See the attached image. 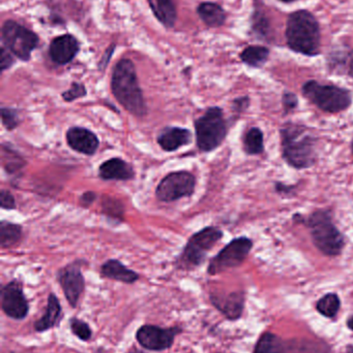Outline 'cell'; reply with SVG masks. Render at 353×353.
I'll return each mask as SVG.
<instances>
[{
  "mask_svg": "<svg viewBox=\"0 0 353 353\" xmlns=\"http://www.w3.org/2000/svg\"><path fill=\"white\" fill-rule=\"evenodd\" d=\"M350 150H352V154L353 155V139L352 141V144H350Z\"/></svg>",
  "mask_w": 353,
  "mask_h": 353,
  "instance_id": "47",
  "label": "cell"
},
{
  "mask_svg": "<svg viewBox=\"0 0 353 353\" xmlns=\"http://www.w3.org/2000/svg\"><path fill=\"white\" fill-rule=\"evenodd\" d=\"M197 178L186 170L170 172L155 187V194L161 203H171L182 199H190L196 190Z\"/></svg>",
  "mask_w": 353,
  "mask_h": 353,
  "instance_id": "10",
  "label": "cell"
},
{
  "mask_svg": "<svg viewBox=\"0 0 353 353\" xmlns=\"http://www.w3.org/2000/svg\"><path fill=\"white\" fill-rule=\"evenodd\" d=\"M248 34L251 39L263 43L273 41V24L265 8L263 0H253V8L249 19Z\"/></svg>",
  "mask_w": 353,
  "mask_h": 353,
  "instance_id": "16",
  "label": "cell"
},
{
  "mask_svg": "<svg viewBox=\"0 0 353 353\" xmlns=\"http://www.w3.org/2000/svg\"><path fill=\"white\" fill-rule=\"evenodd\" d=\"M101 209V213L114 225H120L126 221V205L120 199L104 196Z\"/></svg>",
  "mask_w": 353,
  "mask_h": 353,
  "instance_id": "29",
  "label": "cell"
},
{
  "mask_svg": "<svg viewBox=\"0 0 353 353\" xmlns=\"http://www.w3.org/2000/svg\"><path fill=\"white\" fill-rule=\"evenodd\" d=\"M27 163L24 157L15 150L10 143L1 144V167L8 176H19L22 173Z\"/></svg>",
  "mask_w": 353,
  "mask_h": 353,
  "instance_id": "27",
  "label": "cell"
},
{
  "mask_svg": "<svg viewBox=\"0 0 353 353\" xmlns=\"http://www.w3.org/2000/svg\"><path fill=\"white\" fill-rule=\"evenodd\" d=\"M345 353H353V344H347L345 346Z\"/></svg>",
  "mask_w": 353,
  "mask_h": 353,
  "instance_id": "46",
  "label": "cell"
},
{
  "mask_svg": "<svg viewBox=\"0 0 353 353\" xmlns=\"http://www.w3.org/2000/svg\"><path fill=\"white\" fill-rule=\"evenodd\" d=\"M346 325H347V327L350 331L353 332V315L348 317L347 321H346Z\"/></svg>",
  "mask_w": 353,
  "mask_h": 353,
  "instance_id": "43",
  "label": "cell"
},
{
  "mask_svg": "<svg viewBox=\"0 0 353 353\" xmlns=\"http://www.w3.org/2000/svg\"><path fill=\"white\" fill-rule=\"evenodd\" d=\"M0 208L6 211H14L17 209L16 199L8 189H1L0 191Z\"/></svg>",
  "mask_w": 353,
  "mask_h": 353,
  "instance_id": "38",
  "label": "cell"
},
{
  "mask_svg": "<svg viewBox=\"0 0 353 353\" xmlns=\"http://www.w3.org/2000/svg\"><path fill=\"white\" fill-rule=\"evenodd\" d=\"M287 344V353H334L332 345L318 338H292Z\"/></svg>",
  "mask_w": 353,
  "mask_h": 353,
  "instance_id": "25",
  "label": "cell"
},
{
  "mask_svg": "<svg viewBox=\"0 0 353 353\" xmlns=\"http://www.w3.org/2000/svg\"><path fill=\"white\" fill-rule=\"evenodd\" d=\"M271 50L265 45L247 46L240 53V59L245 65L254 70H260L271 58Z\"/></svg>",
  "mask_w": 353,
  "mask_h": 353,
  "instance_id": "26",
  "label": "cell"
},
{
  "mask_svg": "<svg viewBox=\"0 0 353 353\" xmlns=\"http://www.w3.org/2000/svg\"><path fill=\"white\" fill-rule=\"evenodd\" d=\"M211 304L230 321H238L244 314L246 306V294L242 290L232 292L229 294H209Z\"/></svg>",
  "mask_w": 353,
  "mask_h": 353,
  "instance_id": "15",
  "label": "cell"
},
{
  "mask_svg": "<svg viewBox=\"0 0 353 353\" xmlns=\"http://www.w3.org/2000/svg\"><path fill=\"white\" fill-rule=\"evenodd\" d=\"M1 41L2 46L23 62L30 61L33 52L39 46V35L15 20L4 21L1 27Z\"/></svg>",
  "mask_w": 353,
  "mask_h": 353,
  "instance_id": "8",
  "label": "cell"
},
{
  "mask_svg": "<svg viewBox=\"0 0 353 353\" xmlns=\"http://www.w3.org/2000/svg\"><path fill=\"white\" fill-rule=\"evenodd\" d=\"M200 20L209 28H220L225 25L228 14L225 8L213 1H203L196 8Z\"/></svg>",
  "mask_w": 353,
  "mask_h": 353,
  "instance_id": "23",
  "label": "cell"
},
{
  "mask_svg": "<svg viewBox=\"0 0 353 353\" xmlns=\"http://www.w3.org/2000/svg\"><path fill=\"white\" fill-rule=\"evenodd\" d=\"M110 88L114 99L130 115L138 119L146 117L149 107L139 82L136 66L130 58H122L114 66Z\"/></svg>",
  "mask_w": 353,
  "mask_h": 353,
  "instance_id": "3",
  "label": "cell"
},
{
  "mask_svg": "<svg viewBox=\"0 0 353 353\" xmlns=\"http://www.w3.org/2000/svg\"><path fill=\"white\" fill-rule=\"evenodd\" d=\"M153 16L165 28L171 29L178 21L176 0H147Z\"/></svg>",
  "mask_w": 353,
  "mask_h": 353,
  "instance_id": "24",
  "label": "cell"
},
{
  "mask_svg": "<svg viewBox=\"0 0 353 353\" xmlns=\"http://www.w3.org/2000/svg\"><path fill=\"white\" fill-rule=\"evenodd\" d=\"M184 333L182 327H162L155 325H143L137 330V343L149 352H162L170 350L176 337Z\"/></svg>",
  "mask_w": 353,
  "mask_h": 353,
  "instance_id": "12",
  "label": "cell"
},
{
  "mask_svg": "<svg viewBox=\"0 0 353 353\" xmlns=\"http://www.w3.org/2000/svg\"><path fill=\"white\" fill-rule=\"evenodd\" d=\"M224 238V232L215 225L197 230L187 241L182 252L174 261L178 271L193 272L204 265L207 255Z\"/></svg>",
  "mask_w": 353,
  "mask_h": 353,
  "instance_id": "5",
  "label": "cell"
},
{
  "mask_svg": "<svg viewBox=\"0 0 353 353\" xmlns=\"http://www.w3.org/2000/svg\"><path fill=\"white\" fill-rule=\"evenodd\" d=\"M116 45L115 43H111L109 47L106 49L105 53L102 56L99 61L97 62V70L101 72H105L106 68L109 65L110 61H111L112 56H113L114 51H115Z\"/></svg>",
  "mask_w": 353,
  "mask_h": 353,
  "instance_id": "41",
  "label": "cell"
},
{
  "mask_svg": "<svg viewBox=\"0 0 353 353\" xmlns=\"http://www.w3.org/2000/svg\"><path fill=\"white\" fill-rule=\"evenodd\" d=\"M99 276L103 279L112 280L128 285H133L140 280V274L126 267L117 259H107L99 267Z\"/></svg>",
  "mask_w": 353,
  "mask_h": 353,
  "instance_id": "22",
  "label": "cell"
},
{
  "mask_svg": "<svg viewBox=\"0 0 353 353\" xmlns=\"http://www.w3.org/2000/svg\"><path fill=\"white\" fill-rule=\"evenodd\" d=\"M97 176L103 181L126 182L135 180L136 171L132 163L122 157H114L106 159L99 165Z\"/></svg>",
  "mask_w": 353,
  "mask_h": 353,
  "instance_id": "20",
  "label": "cell"
},
{
  "mask_svg": "<svg viewBox=\"0 0 353 353\" xmlns=\"http://www.w3.org/2000/svg\"><path fill=\"white\" fill-rule=\"evenodd\" d=\"M84 265H87L85 259H75L56 272V281L59 284L66 302L73 309L78 307L86 288V282L82 272Z\"/></svg>",
  "mask_w": 353,
  "mask_h": 353,
  "instance_id": "11",
  "label": "cell"
},
{
  "mask_svg": "<svg viewBox=\"0 0 353 353\" xmlns=\"http://www.w3.org/2000/svg\"><path fill=\"white\" fill-rule=\"evenodd\" d=\"M325 66L329 74L353 80V48L346 45L332 48L325 56Z\"/></svg>",
  "mask_w": 353,
  "mask_h": 353,
  "instance_id": "19",
  "label": "cell"
},
{
  "mask_svg": "<svg viewBox=\"0 0 353 353\" xmlns=\"http://www.w3.org/2000/svg\"><path fill=\"white\" fill-rule=\"evenodd\" d=\"M274 188H275L276 193L281 196L289 199V197H294L296 193V188L298 185L296 184H286V183L280 182V181H276L274 183Z\"/></svg>",
  "mask_w": 353,
  "mask_h": 353,
  "instance_id": "39",
  "label": "cell"
},
{
  "mask_svg": "<svg viewBox=\"0 0 353 353\" xmlns=\"http://www.w3.org/2000/svg\"><path fill=\"white\" fill-rule=\"evenodd\" d=\"M341 305V299H340L339 294L336 292H329L317 301L315 308L321 316L335 321L339 314Z\"/></svg>",
  "mask_w": 353,
  "mask_h": 353,
  "instance_id": "32",
  "label": "cell"
},
{
  "mask_svg": "<svg viewBox=\"0 0 353 353\" xmlns=\"http://www.w3.org/2000/svg\"><path fill=\"white\" fill-rule=\"evenodd\" d=\"M64 319L61 303L54 292L48 294L47 305L43 316L33 323L35 333L43 334L59 327Z\"/></svg>",
  "mask_w": 353,
  "mask_h": 353,
  "instance_id": "21",
  "label": "cell"
},
{
  "mask_svg": "<svg viewBox=\"0 0 353 353\" xmlns=\"http://www.w3.org/2000/svg\"><path fill=\"white\" fill-rule=\"evenodd\" d=\"M0 305L3 314L10 319L22 321L28 316L29 302L19 279L10 280L0 290Z\"/></svg>",
  "mask_w": 353,
  "mask_h": 353,
  "instance_id": "13",
  "label": "cell"
},
{
  "mask_svg": "<svg viewBox=\"0 0 353 353\" xmlns=\"http://www.w3.org/2000/svg\"><path fill=\"white\" fill-rule=\"evenodd\" d=\"M0 70L1 74H3L6 70H10L12 66L16 63V57L6 49L4 46L1 47V54H0Z\"/></svg>",
  "mask_w": 353,
  "mask_h": 353,
  "instance_id": "40",
  "label": "cell"
},
{
  "mask_svg": "<svg viewBox=\"0 0 353 353\" xmlns=\"http://www.w3.org/2000/svg\"><path fill=\"white\" fill-rule=\"evenodd\" d=\"M253 247L254 242L249 236H240L232 239L215 256L211 257L207 273L209 276H216L240 267L248 259Z\"/></svg>",
  "mask_w": 353,
  "mask_h": 353,
  "instance_id": "9",
  "label": "cell"
},
{
  "mask_svg": "<svg viewBox=\"0 0 353 353\" xmlns=\"http://www.w3.org/2000/svg\"><path fill=\"white\" fill-rule=\"evenodd\" d=\"M292 220L308 228L313 245L325 256L337 257L343 253L345 236L334 222L332 210L317 209L308 216L294 214Z\"/></svg>",
  "mask_w": 353,
  "mask_h": 353,
  "instance_id": "4",
  "label": "cell"
},
{
  "mask_svg": "<svg viewBox=\"0 0 353 353\" xmlns=\"http://www.w3.org/2000/svg\"><path fill=\"white\" fill-rule=\"evenodd\" d=\"M157 144L164 152H176L180 148L190 146L193 134L189 128L180 126H164L157 134Z\"/></svg>",
  "mask_w": 353,
  "mask_h": 353,
  "instance_id": "18",
  "label": "cell"
},
{
  "mask_svg": "<svg viewBox=\"0 0 353 353\" xmlns=\"http://www.w3.org/2000/svg\"><path fill=\"white\" fill-rule=\"evenodd\" d=\"M282 107H283L284 115H289L294 113L300 105V99L298 95L292 91L285 90L282 94Z\"/></svg>",
  "mask_w": 353,
  "mask_h": 353,
  "instance_id": "36",
  "label": "cell"
},
{
  "mask_svg": "<svg viewBox=\"0 0 353 353\" xmlns=\"http://www.w3.org/2000/svg\"><path fill=\"white\" fill-rule=\"evenodd\" d=\"M86 97L87 88L84 83L76 82V81L72 82L68 90H64V92H61L62 101L68 103Z\"/></svg>",
  "mask_w": 353,
  "mask_h": 353,
  "instance_id": "35",
  "label": "cell"
},
{
  "mask_svg": "<svg viewBox=\"0 0 353 353\" xmlns=\"http://www.w3.org/2000/svg\"><path fill=\"white\" fill-rule=\"evenodd\" d=\"M287 340L271 332H265L255 344L253 353H287Z\"/></svg>",
  "mask_w": 353,
  "mask_h": 353,
  "instance_id": "28",
  "label": "cell"
},
{
  "mask_svg": "<svg viewBox=\"0 0 353 353\" xmlns=\"http://www.w3.org/2000/svg\"><path fill=\"white\" fill-rule=\"evenodd\" d=\"M126 353H147L145 352H143V350H139L138 347H136V346H132V347L130 348V350H128V352Z\"/></svg>",
  "mask_w": 353,
  "mask_h": 353,
  "instance_id": "44",
  "label": "cell"
},
{
  "mask_svg": "<svg viewBox=\"0 0 353 353\" xmlns=\"http://www.w3.org/2000/svg\"><path fill=\"white\" fill-rule=\"evenodd\" d=\"M277 1L282 2V3L285 4H292L294 3V2L300 1V0H277Z\"/></svg>",
  "mask_w": 353,
  "mask_h": 353,
  "instance_id": "45",
  "label": "cell"
},
{
  "mask_svg": "<svg viewBox=\"0 0 353 353\" xmlns=\"http://www.w3.org/2000/svg\"><path fill=\"white\" fill-rule=\"evenodd\" d=\"M70 329L73 335L76 336L80 341L88 342L93 338V330L90 325L78 317H72L70 319Z\"/></svg>",
  "mask_w": 353,
  "mask_h": 353,
  "instance_id": "34",
  "label": "cell"
},
{
  "mask_svg": "<svg viewBox=\"0 0 353 353\" xmlns=\"http://www.w3.org/2000/svg\"><path fill=\"white\" fill-rule=\"evenodd\" d=\"M230 130L224 110L218 105L209 107L202 115L194 120L195 142L199 151L211 153L225 142Z\"/></svg>",
  "mask_w": 353,
  "mask_h": 353,
  "instance_id": "6",
  "label": "cell"
},
{
  "mask_svg": "<svg viewBox=\"0 0 353 353\" xmlns=\"http://www.w3.org/2000/svg\"><path fill=\"white\" fill-rule=\"evenodd\" d=\"M78 39L70 33L58 35L52 39L48 49L50 60L56 65L64 66L70 63L80 52Z\"/></svg>",
  "mask_w": 353,
  "mask_h": 353,
  "instance_id": "17",
  "label": "cell"
},
{
  "mask_svg": "<svg viewBox=\"0 0 353 353\" xmlns=\"http://www.w3.org/2000/svg\"><path fill=\"white\" fill-rule=\"evenodd\" d=\"M23 226L8 220L0 221V247L10 249L16 247L23 239Z\"/></svg>",
  "mask_w": 353,
  "mask_h": 353,
  "instance_id": "30",
  "label": "cell"
},
{
  "mask_svg": "<svg viewBox=\"0 0 353 353\" xmlns=\"http://www.w3.org/2000/svg\"><path fill=\"white\" fill-rule=\"evenodd\" d=\"M66 142L68 148L84 157H95L99 150V139L95 132L84 126L73 125L66 130Z\"/></svg>",
  "mask_w": 353,
  "mask_h": 353,
  "instance_id": "14",
  "label": "cell"
},
{
  "mask_svg": "<svg viewBox=\"0 0 353 353\" xmlns=\"http://www.w3.org/2000/svg\"><path fill=\"white\" fill-rule=\"evenodd\" d=\"M286 46L290 51L306 57H317L321 54L323 32L318 18L306 8L288 14L285 22Z\"/></svg>",
  "mask_w": 353,
  "mask_h": 353,
  "instance_id": "2",
  "label": "cell"
},
{
  "mask_svg": "<svg viewBox=\"0 0 353 353\" xmlns=\"http://www.w3.org/2000/svg\"><path fill=\"white\" fill-rule=\"evenodd\" d=\"M282 159L288 167L302 171L314 167L318 161V138L310 128L296 122L287 121L279 130Z\"/></svg>",
  "mask_w": 353,
  "mask_h": 353,
  "instance_id": "1",
  "label": "cell"
},
{
  "mask_svg": "<svg viewBox=\"0 0 353 353\" xmlns=\"http://www.w3.org/2000/svg\"><path fill=\"white\" fill-rule=\"evenodd\" d=\"M242 150L249 157H258L265 152V134L256 126L249 128L242 137Z\"/></svg>",
  "mask_w": 353,
  "mask_h": 353,
  "instance_id": "31",
  "label": "cell"
},
{
  "mask_svg": "<svg viewBox=\"0 0 353 353\" xmlns=\"http://www.w3.org/2000/svg\"><path fill=\"white\" fill-rule=\"evenodd\" d=\"M302 94L321 111L339 114L352 107V91L335 84H323L317 80H308L302 85Z\"/></svg>",
  "mask_w": 353,
  "mask_h": 353,
  "instance_id": "7",
  "label": "cell"
},
{
  "mask_svg": "<svg viewBox=\"0 0 353 353\" xmlns=\"http://www.w3.org/2000/svg\"><path fill=\"white\" fill-rule=\"evenodd\" d=\"M250 107L251 97L249 95H242V97H236L231 103V111L234 115H236V118L240 117V115L248 111Z\"/></svg>",
  "mask_w": 353,
  "mask_h": 353,
  "instance_id": "37",
  "label": "cell"
},
{
  "mask_svg": "<svg viewBox=\"0 0 353 353\" xmlns=\"http://www.w3.org/2000/svg\"><path fill=\"white\" fill-rule=\"evenodd\" d=\"M97 199V193L93 190H86L84 192L81 193L79 196V205L83 209H88L93 205Z\"/></svg>",
  "mask_w": 353,
  "mask_h": 353,
  "instance_id": "42",
  "label": "cell"
},
{
  "mask_svg": "<svg viewBox=\"0 0 353 353\" xmlns=\"http://www.w3.org/2000/svg\"><path fill=\"white\" fill-rule=\"evenodd\" d=\"M1 115V125L8 132H14L20 126L22 119L20 117V111L18 109L10 107L0 108Z\"/></svg>",
  "mask_w": 353,
  "mask_h": 353,
  "instance_id": "33",
  "label": "cell"
}]
</instances>
